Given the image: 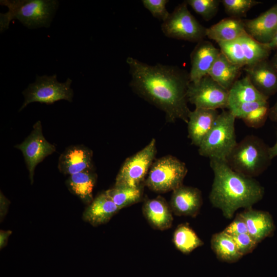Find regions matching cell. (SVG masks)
<instances>
[{
  "instance_id": "1",
  "label": "cell",
  "mask_w": 277,
  "mask_h": 277,
  "mask_svg": "<svg viewBox=\"0 0 277 277\" xmlns=\"http://www.w3.org/2000/svg\"><path fill=\"white\" fill-rule=\"evenodd\" d=\"M126 62L133 91L163 110L168 121L180 119L187 123L191 111L187 105L189 73L174 66L149 65L130 56Z\"/></svg>"
},
{
  "instance_id": "2",
  "label": "cell",
  "mask_w": 277,
  "mask_h": 277,
  "mask_svg": "<svg viewBox=\"0 0 277 277\" xmlns=\"http://www.w3.org/2000/svg\"><path fill=\"white\" fill-rule=\"evenodd\" d=\"M210 165L214 179L209 199L226 218L232 219L238 209L251 208L263 197L264 188L254 178L234 171L225 161L210 160Z\"/></svg>"
},
{
  "instance_id": "3",
  "label": "cell",
  "mask_w": 277,
  "mask_h": 277,
  "mask_svg": "<svg viewBox=\"0 0 277 277\" xmlns=\"http://www.w3.org/2000/svg\"><path fill=\"white\" fill-rule=\"evenodd\" d=\"M0 3L8 8L0 15L1 32L8 29L13 19L29 29L48 28L59 5L56 0H1Z\"/></svg>"
},
{
  "instance_id": "4",
  "label": "cell",
  "mask_w": 277,
  "mask_h": 277,
  "mask_svg": "<svg viewBox=\"0 0 277 277\" xmlns=\"http://www.w3.org/2000/svg\"><path fill=\"white\" fill-rule=\"evenodd\" d=\"M270 147L263 140L248 135L237 143L226 162L234 171L254 178L262 174L271 164Z\"/></svg>"
},
{
  "instance_id": "5",
  "label": "cell",
  "mask_w": 277,
  "mask_h": 277,
  "mask_svg": "<svg viewBox=\"0 0 277 277\" xmlns=\"http://www.w3.org/2000/svg\"><path fill=\"white\" fill-rule=\"evenodd\" d=\"M235 117L229 110H223L212 128L199 147L200 155L210 160L225 161L237 144Z\"/></svg>"
},
{
  "instance_id": "6",
  "label": "cell",
  "mask_w": 277,
  "mask_h": 277,
  "mask_svg": "<svg viewBox=\"0 0 277 277\" xmlns=\"http://www.w3.org/2000/svg\"><path fill=\"white\" fill-rule=\"evenodd\" d=\"M72 83V81L70 78L64 83L58 82L55 74L49 76L36 75L35 82L29 84L22 92L24 102L19 111L33 102L49 105L60 100L72 102L74 95L71 87Z\"/></svg>"
},
{
  "instance_id": "7",
  "label": "cell",
  "mask_w": 277,
  "mask_h": 277,
  "mask_svg": "<svg viewBox=\"0 0 277 277\" xmlns=\"http://www.w3.org/2000/svg\"><path fill=\"white\" fill-rule=\"evenodd\" d=\"M187 172L184 162L174 156H165L153 163L145 184L156 192L173 191L183 185Z\"/></svg>"
},
{
  "instance_id": "8",
  "label": "cell",
  "mask_w": 277,
  "mask_h": 277,
  "mask_svg": "<svg viewBox=\"0 0 277 277\" xmlns=\"http://www.w3.org/2000/svg\"><path fill=\"white\" fill-rule=\"evenodd\" d=\"M186 1L177 5L161 25L167 37L198 43L206 36V28L190 13Z\"/></svg>"
},
{
  "instance_id": "9",
  "label": "cell",
  "mask_w": 277,
  "mask_h": 277,
  "mask_svg": "<svg viewBox=\"0 0 277 277\" xmlns=\"http://www.w3.org/2000/svg\"><path fill=\"white\" fill-rule=\"evenodd\" d=\"M153 138L143 149L126 159L117 174L114 186L143 187L156 154Z\"/></svg>"
},
{
  "instance_id": "10",
  "label": "cell",
  "mask_w": 277,
  "mask_h": 277,
  "mask_svg": "<svg viewBox=\"0 0 277 277\" xmlns=\"http://www.w3.org/2000/svg\"><path fill=\"white\" fill-rule=\"evenodd\" d=\"M187 98L195 108L224 110L228 106V90L207 75L197 82L190 83Z\"/></svg>"
},
{
  "instance_id": "11",
  "label": "cell",
  "mask_w": 277,
  "mask_h": 277,
  "mask_svg": "<svg viewBox=\"0 0 277 277\" xmlns=\"http://www.w3.org/2000/svg\"><path fill=\"white\" fill-rule=\"evenodd\" d=\"M14 147L20 150L23 153L31 184L33 183L34 171L37 165L56 151L55 146L45 138L40 121L34 124L32 131L24 141Z\"/></svg>"
},
{
  "instance_id": "12",
  "label": "cell",
  "mask_w": 277,
  "mask_h": 277,
  "mask_svg": "<svg viewBox=\"0 0 277 277\" xmlns=\"http://www.w3.org/2000/svg\"><path fill=\"white\" fill-rule=\"evenodd\" d=\"M93 153L83 145L67 147L59 157L58 169L65 175H72L86 170H92Z\"/></svg>"
},
{
  "instance_id": "13",
  "label": "cell",
  "mask_w": 277,
  "mask_h": 277,
  "mask_svg": "<svg viewBox=\"0 0 277 277\" xmlns=\"http://www.w3.org/2000/svg\"><path fill=\"white\" fill-rule=\"evenodd\" d=\"M220 53L210 42L203 39L198 42L190 54V82H197L207 75Z\"/></svg>"
},
{
  "instance_id": "14",
  "label": "cell",
  "mask_w": 277,
  "mask_h": 277,
  "mask_svg": "<svg viewBox=\"0 0 277 277\" xmlns=\"http://www.w3.org/2000/svg\"><path fill=\"white\" fill-rule=\"evenodd\" d=\"M202 204V193L199 189L182 185L172 191L170 206L176 215L195 217Z\"/></svg>"
},
{
  "instance_id": "15",
  "label": "cell",
  "mask_w": 277,
  "mask_h": 277,
  "mask_svg": "<svg viewBox=\"0 0 277 277\" xmlns=\"http://www.w3.org/2000/svg\"><path fill=\"white\" fill-rule=\"evenodd\" d=\"M244 70L253 85L269 97L277 93V72L268 59L245 66Z\"/></svg>"
},
{
  "instance_id": "16",
  "label": "cell",
  "mask_w": 277,
  "mask_h": 277,
  "mask_svg": "<svg viewBox=\"0 0 277 277\" xmlns=\"http://www.w3.org/2000/svg\"><path fill=\"white\" fill-rule=\"evenodd\" d=\"M244 21L248 34L261 43H269L277 31V3L256 17Z\"/></svg>"
},
{
  "instance_id": "17",
  "label": "cell",
  "mask_w": 277,
  "mask_h": 277,
  "mask_svg": "<svg viewBox=\"0 0 277 277\" xmlns=\"http://www.w3.org/2000/svg\"><path fill=\"white\" fill-rule=\"evenodd\" d=\"M220 113L217 110L195 108L188 116V136L192 144L199 147L212 128Z\"/></svg>"
},
{
  "instance_id": "18",
  "label": "cell",
  "mask_w": 277,
  "mask_h": 277,
  "mask_svg": "<svg viewBox=\"0 0 277 277\" xmlns=\"http://www.w3.org/2000/svg\"><path fill=\"white\" fill-rule=\"evenodd\" d=\"M239 214L245 222L248 233L258 243L270 236L275 230L273 220L268 212L251 207L245 209Z\"/></svg>"
},
{
  "instance_id": "19",
  "label": "cell",
  "mask_w": 277,
  "mask_h": 277,
  "mask_svg": "<svg viewBox=\"0 0 277 277\" xmlns=\"http://www.w3.org/2000/svg\"><path fill=\"white\" fill-rule=\"evenodd\" d=\"M142 210L145 218L153 228L164 230L172 226L173 212L170 205L161 196L146 200Z\"/></svg>"
},
{
  "instance_id": "20",
  "label": "cell",
  "mask_w": 277,
  "mask_h": 277,
  "mask_svg": "<svg viewBox=\"0 0 277 277\" xmlns=\"http://www.w3.org/2000/svg\"><path fill=\"white\" fill-rule=\"evenodd\" d=\"M105 192L99 194L86 207L83 219L92 226H97L108 222L120 210Z\"/></svg>"
},
{
  "instance_id": "21",
  "label": "cell",
  "mask_w": 277,
  "mask_h": 277,
  "mask_svg": "<svg viewBox=\"0 0 277 277\" xmlns=\"http://www.w3.org/2000/svg\"><path fill=\"white\" fill-rule=\"evenodd\" d=\"M246 33L244 19L232 17L223 18L206 30V36L217 43L235 40Z\"/></svg>"
},
{
  "instance_id": "22",
  "label": "cell",
  "mask_w": 277,
  "mask_h": 277,
  "mask_svg": "<svg viewBox=\"0 0 277 277\" xmlns=\"http://www.w3.org/2000/svg\"><path fill=\"white\" fill-rule=\"evenodd\" d=\"M268 99L255 88L246 75L237 80L229 90L227 109L244 103L265 101Z\"/></svg>"
},
{
  "instance_id": "23",
  "label": "cell",
  "mask_w": 277,
  "mask_h": 277,
  "mask_svg": "<svg viewBox=\"0 0 277 277\" xmlns=\"http://www.w3.org/2000/svg\"><path fill=\"white\" fill-rule=\"evenodd\" d=\"M96 177L93 169L69 175L66 183L71 193L89 205L93 200V190Z\"/></svg>"
},
{
  "instance_id": "24",
  "label": "cell",
  "mask_w": 277,
  "mask_h": 277,
  "mask_svg": "<svg viewBox=\"0 0 277 277\" xmlns=\"http://www.w3.org/2000/svg\"><path fill=\"white\" fill-rule=\"evenodd\" d=\"M241 69L231 63L221 52L208 75L218 84L229 91L237 80Z\"/></svg>"
},
{
  "instance_id": "25",
  "label": "cell",
  "mask_w": 277,
  "mask_h": 277,
  "mask_svg": "<svg viewBox=\"0 0 277 277\" xmlns=\"http://www.w3.org/2000/svg\"><path fill=\"white\" fill-rule=\"evenodd\" d=\"M211 247L217 258L227 263H234L242 258L233 237L224 231L212 235Z\"/></svg>"
},
{
  "instance_id": "26",
  "label": "cell",
  "mask_w": 277,
  "mask_h": 277,
  "mask_svg": "<svg viewBox=\"0 0 277 277\" xmlns=\"http://www.w3.org/2000/svg\"><path fill=\"white\" fill-rule=\"evenodd\" d=\"M173 242L175 247L184 254H188L204 244L188 224L179 225L173 235Z\"/></svg>"
},
{
  "instance_id": "27",
  "label": "cell",
  "mask_w": 277,
  "mask_h": 277,
  "mask_svg": "<svg viewBox=\"0 0 277 277\" xmlns=\"http://www.w3.org/2000/svg\"><path fill=\"white\" fill-rule=\"evenodd\" d=\"M246 66L254 65L268 59L271 50L264 44L261 43L246 33L239 38Z\"/></svg>"
},
{
  "instance_id": "28",
  "label": "cell",
  "mask_w": 277,
  "mask_h": 277,
  "mask_svg": "<svg viewBox=\"0 0 277 277\" xmlns=\"http://www.w3.org/2000/svg\"><path fill=\"white\" fill-rule=\"evenodd\" d=\"M120 209L139 202L143 197V187L114 186L105 191Z\"/></svg>"
},
{
  "instance_id": "29",
  "label": "cell",
  "mask_w": 277,
  "mask_h": 277,
  "mask_svg": "<svg viewBox=\"0 0 277 277\" xmlns=\"http://www.w3.org/2000/svg\"><path fill=\"white\" fill-rule=\"evenodd\" d=\"M220 50L232 64L241 68L246 66L243 50L239 38L217 43Z\"/></svg>"
},
{
  "instance_id": "30",
  "label": "cell",
  "mask_w": 277,
  "mask_h": 277,
  "mask_svg": "<svg viewBox=\"0 0 277 277\" xmlns=\"http://www.w3.org/2000/svg\"><path fill=\"white\" fill-rule=\"evenodd\" d=\"M221 3L230 17L241 18L246 16L252 7L262 2L256 0H222Z\"/></svg>"
},
{
  "instance_id": "31",
  "label": "cell",
  "mask_w": 277,
  "mask_h": 277,
  "mask_svg": "<svg viewBox=\"0 0 277 277\" xmlns=\"http://www.w3.org/2000/svg\"><path fill=\"white\" fill-rule=\"evenodd\" d=\"M194 11L203 18L208 21L213 18L218 12L221 1L187 0L185 1Z\"/></svg>"
},
{
  "instance_id": "32",
  "label": "cell",
  "mask_w": 277,
  "mask_h": 277,
  "mask_svg": "<svg viewBox=\"0 0 277 277\" xmlns=\"http://www.w3.org/2000/svg\"><path fill=\"white\" fill-rule=\"evenodd\" d=\"M270 106L268 102L243 117L245 124L250 128L258 129L263 127L269 117Z\"/></svg>"
},
{
  "instance_id": "33",
  "label": "cell",
  "mask_w": 277,
  "mask_h": 277,
  "mask_svg": "<svg viewBox=\"0 0 277 277\" xmlns=\"http://www.w3.org/2000/svg\"><path fill=\"white\" fill-rule=\"evenodd\" d=\"M169 2L167 0H143L144 6L148 9L153 17L163 22L165 21L170 15L166 5Z\"/></svg>"
},
{
  "instance_id": "34",
  "label": "cell",
  "mask_w": 277,
  "mask_h": 277,
  "mask_svg": "<svg viewBox=\"0 0 277 277\" xmlns=\"http://www.w3.org/2000/svg\"><path fill=\"white\" fill-rule=\"evenodd\" d=\"M232 237L239 252L242 256L251 253L258 244L248 233Z\"/></svg>"
},
{
  "instance_id": "35",
  "label": "cell",
  "mask_w": 277,
  "mask_h": 277,
  "mask_svg": "<svg viewBox=\"0 0 277 277\" xmlns=\"http://www.w3.org/2000/svg\"><path fill=\"white\" fill-rule=\"evenodd\" d=\"M268 101H255L244 103L234 106L228 110L230 111L235 118L242 119L248 114L259 108Z\"/></svg>"
},
{
  "instance_id": "36",
  "label": "cell",
  "mask_w": 277,
  "mask_h": 277,
  "mask_svg": "<svg viewBox=\"0 0 277 277\" xmlns=\"http://www.w3.org/2000/svg\"><path fill=\"white\" fill-rule=\"evenodd\" d=\"M223 231L232 236L248 233L245 222L239 213L237 214L233 221Z\"/></svg>"
},
{
  "instance_id": "37",
  "label": "cell",
  "mask_w": 277,
  "mask_h": 277,
  "mask_svg": "<svg viewBox=\"0 0 277 277\" xmlns=\"http://www.w3.org/2000/svg\"><path fill=\"white\" fill-rule=\"evenodd\" d=\"M1 221H3L7 214L8 206L10 203V201L4 196V195L1 192Z\"/></svg>"
},
{
  "instance_id": "38",
  "label": "cell",
  "mask_w": 277,
  "mask_h": 277,
  "mask_svg": "<svg viewBox=\"0 0 277 277\" xmlns=\"http://www.w3.org/2000/svg\"><path fill=\"white\" fill-rule=\"evenodd\" d=\"M12 231L10 230H2L0 231V248L2 249L5 247L7 244L9 236L11 234Z\"/></svg>"
},
{
  "instance_id": "39",
  "label": "cell",
  "mask_w": 277,
  "mask_h": 277,
  "mask_svg": "<svg viewBox=\"0 0 277 277\" xmlns=\"http://www.w3.org/2000/svg\"><path fill=\"white\" fill-rule=\"evenodd\" d=\"M269 118L272 122L277 123V100L275 104L270 108Z\"/></svg>"
},
{
  "instance_id": "40",
  "label": "cell",
  "mask_w": 277,
  "mask_h": 277,
  "mask_svg": "<svg viewBox=\"0 0 277 277\" xmlns=\"http://www.w3.org/2000/svg\"><path fill=\"white\" fill-rule=\"evenodd\" d=\"M270 50H277V31L271 41L265 44Z\"/></svg>"
},
{
  "instance_id": "41",
  "label": "cell",
  "mask_w": 277,
  "mask_h": 277,
  "mask_svg": "<svg viewBox=\"0 0 277 277\" xmlns=\"http://www.w3.org/2000/svg\"><path fill=\"white\" fill-rule=\"evenodd\" d=\"M269 152L270 157L272 159L277 156V134L276 142L272 147H270Z\"/></svg>"
},
{
  "instance_id": "42",
  "label": "cell",
  "mask_w": 277,
  "mask_h": 277,
  "mask_svg": "<svg viewBox=\"0 0 277 277\" xmlns=\"http://www.w3.org/2000/svg\"><path fill=\"white\" fill-rule=\"evenodd\" d=\"M270 61L272 66L277 72V50H276L275 54L273 55L271 60Z\"/></svg>"
}]
</instances>
